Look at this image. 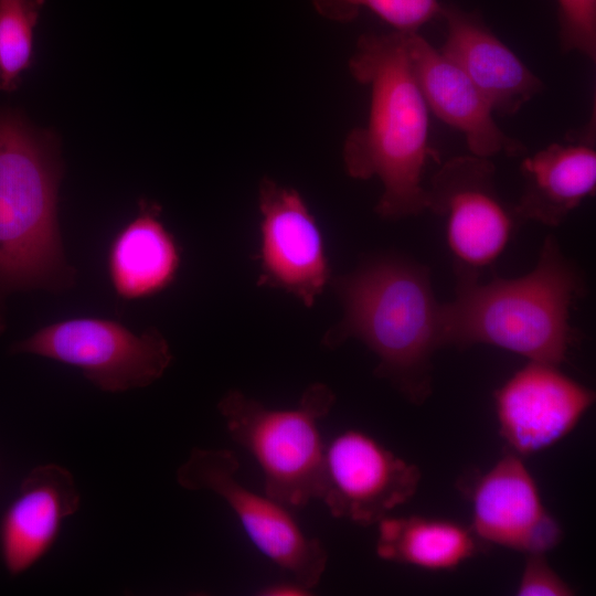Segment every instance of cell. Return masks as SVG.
Here are the masks:
<instances>
[{"label":"cell","instance_id":"obj_4","mask_svg":"<svg viewBox=\"0 0 596 596\" xmlns=\"http://www.w3.org/2000/svg\"><path fill=\"white\" fill-rule=\"evenodd\" d=\"M61 175L57 137L0 106V300L73 280L57 223Z\"/></svg>","mask_w":596,"mask_h":596},{"label":"cell","instance_id":"obj_10","mask_svg":"<svg viewBox=\"0 0 596 596\" xmlns=\"http://www.w3.org/2000/svg\"><path fill=\"white\" fill-rule=\"evenodd\" d=\"M258 284L283 289L311 307L330 281L320 230L300 193L264 177L258 185Z\"/></svg>","mask_w":596,"mask_h":596},{"label":"cell","instance_id":"obj_16","mask_svg":"<svg viewBox=\"0 0 596 596\" xmlns=\"http://www.w3.org/2000/svg\"><path fill=\"white\" fill-rule=\"evenodd\" d=\"M523 191L513 210L521 221L557 226L596 188L594 130L587 138L552 143L521 164Z\"/></svg>","mask_w":596,"mask_h":596},{"label":"cell","instance_id":"obj_17","mask_svg":"<svg viewBox=\"0 0 596 596\" xmlns=\"http://www.w3.org/2000/svg\"><path fill=\"white\" fill-rule=\"evenodd\" d=\"M160 206L139 202L138 215L113 241L108 269L124 299H137L164 289L175 277L180 257L172 235L159 220Z\"/></svg>","mask_w":596,"mask_h":596},{"label":"cell","instance_id":"obj_9","mask_svg":"<svg viewBox=\"0 0 596 596\" xmlns=\"http://www.w3.org/2000/svg\"><path fill=\"white\" fill-rule=\"evenodd\" d=\"M419 469L370 434L349 428L326 444L319 500L333 518L376 524L416 492Z\"/></svg>","mask_w":596,"mask_h":596},{"label":"cell","instance_id":"obj_11","mask_svg":"<svg viewBox=\"0 0 596 596\" xmlns=\"http://www.w3.org/2000/svg\"><path fill=\"white\" fill-rule=\"evenodd\" d=\"M594 401L558 365L529 361L494 393L500 435L514 454H536L570 434Z\"/></svg>","mask_w":596,"mask_h":596},{"label":"cell","instance_id":"obj_13","mask_svg":"<svg viewBox=\"0 0 596 596\" xmlns=\"http://www.w3.org/2000/svg\"><path fill=\"white\" fill-rule=\"evenodd\" d=\"M405 35L412 68L428 109L464 135L471 155L518 157L526 151L520 140L500 128L489 102L456 63L418 31Z\"/></svg>","mask_w":596,"mask_h":596},{"label":"cell","instance_id":"obj_7","mask_svg":"<svg viewBox=\"0 0 596 596\" xmlns=\"http://www.w3.org/2000/svg\"><path fill=\"white\" fill-rule=\"evenodd\" d=\"M11 350L73 365L95 386L110 393L152 384L172 361L170 347L157 329L137 334L121 323L99 318L43 327Z\"/></svg>","mask_w":596,"mask_h":596},{"label":"cell","instance_id":"obj_21","mask_svg":"<svg viewBox=\"0 0 596 596\" xmlns=\"http://www.w3.org/2000/svg\"><path fill=\"white\" fill-rule=\"evenodd\" d=\"M558 39L564 53L596 58V0H557Z\"/></svg>","mask_w":596,"mask_h":596},{"label":"cell","instance_id":"obj_5","mask_svg":"<svg viewBox=\"0 0 596 596\" xmlns=\"http://www.w3.org/2000/svg\"><path fill=\"white\" fill-rule=\"evenodd\" d=\"M334 402L331 387L316 382L289 408L267 407L230 390L217 409L231 438L260 468L265 493L287 507L302 508L320 497L326 443L319 423Z\"/></svg>","mask_w":596,"mask_h":596},{"label":"cell","instance_id":"obj_19","mask_svg":"<svg viewBox=\"0 0 596 596\" xmlns=\"http://www.w3.org/2000/svg\"><path fill=\"white\" fill-rule=\"evenodd\" d=\"M45 0H0V91L12 93L32 66L34 29Z\"/></svg>","mask_w":596,"mask_h":596},{"label":"cell","instance_id":"obj_1","mask_svg":"<svg viewBox=\"0 0 596 596\" xmlns=\"http://www.w3.org/2000/svg\"><path fill=\"white\" fill-rule=\"evenodd\" d=\"M350 75L370 88L366 124L353 128L342 146L347 174L377 178L379 216L398 220L427 210L423 173L429 158L428 106L414 75L405 32L363 33L348 63Z\"/></svg>","mask_w":596,"mask_h":596},{"label":"cell","instance_id":"obj_12","mask_svg":"<svg viewBox=\"0 0 596 596\" xmlns=\"http://www.w3.org/2000/svg\"><path fill=\"white\" fill-rule=\"evenodd\" d=\"M469 490L471 530L486 543L545 554L562 540V529L543 505L539 488L519 455L507 454Z\"/></svg>","mask_w":596,"mask_h":596},{"label":"cell","instance_id":"obj_14","mask_svg":"<svg viewBox=\"0 0 596 596\" xmlns=\"http://www.w3.org/2000/svg\"><path fill=\"white\" fill-rule=\"evenodd\" d=\"M447 28L440 52L477 86L494 113L517 114L544 83L483 22L478 12L443 4Z\"/></svg>","mask_w":596,"mask_h":596},{"label":"cell","instance_id":"obj_20","mask_svg":"<svg viewBox=\"0 0 596 596\" xmlns=\"http://www.w3.org/2000/svg\"><path fill=\"white\" fill-rule=\"evenodd\" d=\"M315 10L327 20L347 23L355 20L362 9H368L394 31L417 30L440 14L438 0H311Z\"/></svg>","mask_w":596,"mask_h":596},{"label":"cell","instance_id":"obj_23","mask_svg":"<svg viewBox=\"0 0 596 596\" xmlns=\"http://www.w3.org/2000/svg\"><path fill=\"white\" fill-rule=\"evenodd\" d=\"M312 590L302 583L291 578L290 581L269 583L263 586L258 590V594L262 596H308Z\"/></svg>","mask_w":596,"mask_h":596},{"label":"cell","instance_id":"obj_22","mask_svg":"<svg viewBox=\"0 0 596 596\" xmlns=\"http://www.w3.org/2000/svg\"><path fill=\"white\" fill-rule=\"evenodd\" d=\"M519 596H571L574 589L551 567L545 554H526Z\"/></svg>","mask_w":596,"mask_h":596},{"label":"cell","instance_id":"obj_15","mask_svg":"<svg viewBox=\"0 0 596 596\" xmlns=\"http://www.w3.org/2000/svg\"><path fill=\"white\" fill-rule=\"evenodd\" d=\"M81 493L73 475L57 464L33 468L0 522V553L6 570L20 575L53 546L65 519L77 512Z\"/></svg>","mask_w":596,"mask_h":596},{"label":"cell","instance_id":"obj_3","mask_svg":"<svg viewBox=\"0 0 596 596\" xmlns=\"http://www.w3.org/2000/svg\"><path fill=\"white\" fill-rule=\"evenodd\" d=\"M456 298L441 304L443 345L490 344L529 361L560 365L575 341L570 324L581 272L549 235L535 267L518 278L457 280Z\"/></svg>","mask_w":596,"mask_h":596},{"label":"cell","instance_id":"obj_6","mask_svg":"<svg viewBox=\"0 0 596 596\" xmlns=\"http://www.w3.org/2000/svg\"><path fill=\"white\" fill-rule=\"evenodd\" d=\"M238 469L228 449L194 448L177 469L175 480L183 489L220 497L265 557L313 589L327 567L324 546L304 531L287 505L243 485Z\"/></svg>","mask_w":596,"mask_h":596},{"label":"cell","instance_id":"obj_18","mask_svg":"<svg viewBox=\"0 0 596 596\" xmlns=\"http://www.w3.org/2000/svg\"><path fill=\"white\" fill-rule=\"evenodd\" d=\"M376 524L380 558L424 570L456 568L481 546L471 529L450 520L386 515Z\"/></svg>","mask_w":596,"mask_h":596},{"label":"cell","instance_id":"obj_2","mask_svg":"<svg viewBox=\"0 0 596 596\" xmlns=\"http://www.w3.org/2000/svg\"><path fill=\"white\" fill-rule=\"evenodd\" d=\"M330 281L343 313L322 344L334 349L360 340L377 358L375 374L411 403L422 404L432 393L433 354L443 347L441 304L429 270L405 257L380 254Z\"/></svg>","mask_w":596,"mask_h":596},{"label":"cell","instance_id":"obj_8","mask_svg":"<svg viewBox=\"0 0 596 596\" xmlns=\"http://www.w3.org/2000/svg\"><path fill=\"white\" fill-rule=\"evenodd\" d=\"M489 158L453 157L434 175L427 189V210L441 216L457 280L478 279L508 245L515 223L494 184Z\"/></svg>","mask_w":596,"mask_h":596}]
</instances>
